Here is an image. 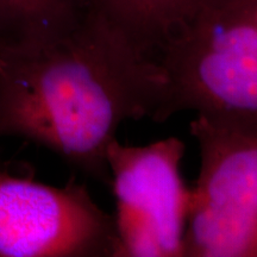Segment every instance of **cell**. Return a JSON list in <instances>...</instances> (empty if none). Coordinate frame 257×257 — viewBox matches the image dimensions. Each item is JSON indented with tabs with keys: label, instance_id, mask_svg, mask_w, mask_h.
<instances>
[{
	"label": "cell",
	"instance_id": "6da1fadb",
	"mask_svg": "<svg viewBox=\"0 0 257 257\" xmlns=\"http://www.w3.org/2000/svg\"><path fill=\"white\" fill-rule=\"evenodd\" d=\"M159 67L85 10L62 37L0 51V137H21L110 185L106 153L125 121L157 119Z\"/></svg>",
	"mask_w": 257,
	"mask_h": 257
},
{
	"label": "cell",
	"instance_id": "7a4b0ae2",
	"mask_svg": "<svg viewBox=\"0 0 257 257\" xmlns=\"http://www.w3.org/2000/svg\"><path fill=\"white\" fill-rule=\"evenodd\" d=\"M157 67V121L193 111L257 136V0H212L170 40Z\"/></svg>",
	"mask_w": 257,
	"mask_h": 257
},
{
	"label": "cell",
	"instance_id": "3957f363",
	"mask_svg": "<svg viewBox=\"0 0 257 257\" xmlns=\"http://www.w3.org/2000/svg\"><path fill=\"white\" fill-rule=\"evenodd\" d=\"M200 150L192 188L185 257H257V136L198 117Z\"/></svg>",
	"mask_w": 257,
	"mask_h": 257
},
{
	"label": "cell",
	"instance_id": "277c9868",
	"mask_svg": "<svg viewBox=\"0 0 257 257\" xmlns=\"http://www.w3.org/2000/svg\"><path fill=\"white\" fill-rule=\"evenodd\" d=\"M185 143L168 137L148 146L115 138L106 153L115 201V257H185L192 188L181 175Z\"/></svg>",
	"mask_w": 257,
	"mask_h": 257
},
{
	"label": "cell",
	"instance_id": "5b68a950",
	"mask_svg": "<svg viewBox=\"0 0 257 257\" xmlns=\"http://www.w3.org/2000/svg\"><path fill=\"white\" fill-rule=\"evenodd\" d=\"M113 216L85 186L0 172V257H115Z\"/></svg>",
	"mask_w": 257,
	"mask_h": 257
},
{
	"label": "cell",
	"instance_id": "8992f818",
	"mask_svg": "<svg viewBox=\"0 0 257 257\" xmlns=\"http://www.w3.org/2000/svg\"><path fill=\"white\" fill-rule=\"evenodd\" d=\"M138 51L157 64L173 37L212 0H80Z\"/></svg>",
	"mask_w": 257,
	"mask_h": 257
},
{
	"label": "cell",
	"instance_id": "52a82bcc",
	"mask_svg": "<svg viewBox=\"0 0 257 257\" xmlns=\"http://www.w3.org/2000/svg\"><path fill=\"white\" fill-rule=\"evenodd\" d=\"M85 9L80 0H0V46L29 49L73 30Z\"/></svg>",
	"mask_w": 257,
	"mask_h": 257
},
{
	"label": "cell",
	"instance_id": "ba28073f",
	"mask_svg": "<svg viewBox=\"0 0 257 257\" xmlns=\"http://www.w3.org/2000/svg\"><path fill=\"white\" fill-rule=\"evenodd\" d=\"M3 50H4V49H3V47H2V46H0V51H3Z\"/></svg>",
	"mask_w": 257,
	"mask_h": 257
}]
</instances>
